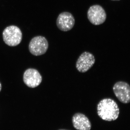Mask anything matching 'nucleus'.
Masks as SVG:
<instances>
[{
    "instance_id": "f8f14e48",
    "label": "nucleus",
    "mask_w": 130,
    "mask_h": 130,
    "mask_svg": "<svg viewBox=\"0 0 130 130\" xmlns=\"http://www.w3.org/2000/svg\"><path fill=\"white\" fill-rule=\"evenodd\" d=\"M66 130L61 129V130Z\"/></svg>"
},
{
    "instance_id": "39448f33",
    "label": "nucleus",
    "mask_w": 130,
    "mask_h": 130,
    "mask_svg": "<svg viewBox=\"0 0 130 130\" xmlns=\"http://www.w3.org/2000/svg\"><path fill=\"white\" fill-rule=\"evenodd\" d=\"M114 93L118 100L122 103L127 104L130 102V86L126 82H117L113 88Z\"/></svg>"
},
{
    "instance_id": "f03ea898",
    "label": "nucleus",
    "mask_w": 130,
    "mask_h": 130,
    "mask_svg": "<svg viewBox=\"0 0 130 130\" xmlns=\"http://www.w3.org/2000/svg\"><path fill=\"white\" fill-rule=\"evenodd\" d=\"M3 38L6 44L10 46H15L21 43L23 34L18 27L15 25H10L3 30Z\"/></svg>"
},
{
    "instance_id": "6e6552de",
    "label": "nucleus",
    "mask_w": 130,
    "mask_h": 130,
    "mask_svg": "<svg viewBox=\"0 0 130 130\" xmlns=\"http://www.w3.org/2000/svg\"><path fill=\"white\" fill-rule=\"evenodd\" d=\"M24 83L28 87L35 88L41 83L42 77L37 70L30 68L26 70L23 75Z\"/></svg>"
},
{
    "instance_id": "9d476101",
    "label": "nucleus",
    "mask_w": 130,
    "mask_h": 130,
    "mask_svg": "<svg viewBox=\"0 0 130 130\" xmlns=\"http://www.w3.org/2000/svg\"><path fill=\"white\" fill-rule=\"evenodd\" d=\"M2 89V85L1 84V83H0V91Z\"/></svg>"
},
{
    "instance_id": "423d86ee",
    "label": "nucleus",
    "mask_w": 130,
    "mask_h": 130,
    "mask_svg": "<svg viewBox=\"0 0 130 130\" xmlns=\"http://www.w3.org/2000/svg\"><path fill=\"white\" fill-rule=\"evenodd\" d=\"M95 61L94 56L92 54L85 51L81 54L78 59L76 68L79 72H86L93 66Z\"/></svg>"
},
{
    "instance_id": "20e7f679",
    "label": "nucleus",
    "mask_w": 130,
    "mask_h": 130,
    "mask_svg": "<svg viewBox=\"0 0 130 130\" xmlns=\"http://www.w3.org/2000/svg\"><path fill=\"white\" fill-rule=\"evenodd\" d=\"M87 16L90 22L94 25L102 24L106 19V13L103 8L99 5H94L89 8Z\"/></svg>"
},
{
    "instance_id": "1a4fd4ad",
    "label": "nucleus",
    "mask_w": 130,
    "mask_h": 130,
    "mask_svg": "<svg viewBox=\"0 0 130 130\" xmlns=\"http://www.w3.org/2000/svg\"><path fill=\"white\" fill-rule=\"evenodd\" d=\"M73 126L77 130H90L91 123L85 115L80 113H75L72 117Z\"/></svg>"
},
{
    "instance_id": "f257e3e1",
    "label": "nucleus",
    "mask_w": 130,
    "mask_h": 130,
    "mask_svg": "<svg viewBox=\"0 0 130 130\" xmlns=\"http://www.w3.org/2000/svg\"><path fill=\"white\" fill-rule=\"evenodd\" d=\"M97 111L99 117L106 121L116 120L120 113L118 104L111 98H105L101 100L98 104Z\"/></svg>"
},
{
    "instance_id": "9b49d317",
    "label": "nucleus",
    "mask_w": 130,
    "mask_h": 130,
    "mask_svg": "<svg viewBox=\"0 0 130 130\" xmlns=\"http://www.w3.org/2000/svg\"><path fill=\"white\" fill-rule=\"evenodd\" d=\"M112 1H120V0H112Z\"/></svg>"
},
{
    "instance_id": "7ed1b4c3",
    "label": "nucleus",
    "mask_w": 130,
    "mask_h": 130,
    "mask_svg": "<svg viewBox=\"0 0 130 130\" xmlns=\"http://www.w3.org/2000/svg\"><path fill=\"white\" fill-rule=\"evenodd\" d=\"M48 47V43L46 38L42 36H37L31 39L29 45L31 53L36 56L44 54Z\"/></svg>"
},
{
    "instance_id": "0eeeda50",
    "label": "nucleus",
    "mask_w": 130,
    "mask_h": 130,
    "mask_svg": "<svg viewBox=\"0 0 130 130\" xmlns=\"http://www.w3.org/2000/svg\"><path fill=\"white\" fill-rule=\"evenodd\" d=\"M75 24V19L72 14L69 12L61 13L56 20V25L60 30L67 31L72 29Z\"/></svg>"
}]
</instances>
